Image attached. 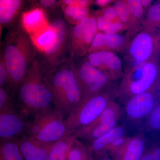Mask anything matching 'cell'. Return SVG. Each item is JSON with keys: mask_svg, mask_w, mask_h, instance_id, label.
<instances>
[{"mask_svg": "<svg viewBox=\"0 0 160 160\" xmlns=\"http://www.w3.org/2000/svg\"><path fill=\"white\" fill-rule=\"evenodd\" d=\"M45 69L43 63L35 59L15 93L19 112L29 120L53 106Z\"/></svg>", "mask_w": 160, "mask_h": 160, "instance_id": "1", "label": "cell"}, {"mask_svg": "<svg viewBox=\"0 0 160 160\" xmlns=\"http://www.w3.org/2000/svg\"><path fill=\"white\" fill-rule=\"evenodd\" d=\"M36 49L28 35L22 30L10 32L6 37L2 51L8 74V88L14 95L36 58Z\"/></svg>", "mask_w": 160, "mask_h": 160, "instance_id": "2", "label": "cell"}, {"mask_svg": "<svg viewBox=\"0 0 160 160\" xmlns=\"http://www.w3.org/2000/svg\"><path fill=\"white\" fill-rule=\"evenodd\" d=\"M47 72L46 78L54 107L65 119L81 100L73 61L63 60Z\"/></svg>", "mask_w": 160, "mask_h": 160, "instance_id": "3", "label": "cell"}, {"mask_svg": "<svg viewBox=\"0 0 160 160\" xmlns=\"http://www.w3.org/2000/svg\"><path fill=\"white\" fill-rule=\"evenodd\" d=\"M117 89L115 87L80 100L64 120L67 130L73 133L91 124L117 98Z\"/></svg>", "mask_w": 160, "mask_h": 160, "instance_id": "4", "label": "cell"}, {"mask_svg": "<svg viewBox=\"0 0 160 160\" xmlns=\"http://www.w3.org/2000/svg\"><path fill=\"white\" fill-rule=\"evenodd\" d=\"M156 66L147 62L131 66L124 72L117 89V98L124 103L130 98L149 90L159 82Z\"/></svg>", "mask_w": 160, "mask_h": 160, "instance_id": "5", "label": "cell"}, {"mask_svg": "<svg viewBox=\"0 0 160 160\" xmlns=\"http://www.w3.org/2000/svg\"><path fill=\"white\" fill-rule=\"evenodd\" d=\"M160 87V81L149 90L132 97L123 103L121 120L128 130L136 133L144 130L141 126L157 102Z\"/></svg>", "mask_w": 160, "mask_h": 160, "instance_id": "6", "label": "cell"}, {"mask_svg": "<svg viewBox=\"0 0 160 160\" xmlns=\"http://www.w3.org/2000/svg\"><path fill=\"white\" fill-rule=\"evenodd\" d=\"M69 30L65 21L58 19L39 34L29 37L35 48L45 55L48 63L54 66L58 58L68 46Z\"/></svg>", "mask_w": 160, "mask_h": 160, "instance_id": "7", "label": "cell"}, {"mask_svg": "<svg viewBox=\"0 0 160 160\" xmlns=\"http://www.w3.org/2000/svg\"><path fill=\"white\" fill-rule=\"evenodd\" d=\"M65 118L53 106L32 120L26 136L40 142L54 144L69 133L64 123Z\"/></svg>", "mask_w": 160, "mask_h": 160, "instance_id": "8", "label": "cell"}, {"mask_svg": "<svg viewBox=\"0 0 160 160\" xmlns=\"http://www.w3.org/2000/svg\"><path fill=\"white\" fill-rule=\"evenodd\" d=\"M73 65L81 100L115 88L114 82L92 66L86 58Z\"/></svg>", "mask_w": 160, "mask_h": 160, "instance_id": "9", "label": "cell"}, {"mask_svg": "<svg viewBox=\"0 0 160 160\" xmlns=\"http://www.w3.org/2000/svg\"><path fill=\"white\" fill-rule=\"evenodd\" d=\"M122 113V107L113 101L91 124L74 131L73 134L77 139L89 144L117 126Z\"/></svg>", "mask_w": 160, "mask_h": 160, "instance_id": "10", "label": "cell"}, {"mask_svg": "<svg viewBox=\"0 0 160 160\" xmlns=\"http://www.w3.org/2000/svg\"><path fill=\"white\" fill-rule=\"evenodd\" d=\"M98 32L94 16L89 15L69 30L68 48L72 59L82 58L88 53Z\"/></svg>", "mask_w": 160, "mask_h": 160, "instance_id": "11", "label": "cell"}, {"mask_svg": "<svg viewBox=\"0 0 160 160\" xmlns=\"http://www.w3.org/2000/svg\"><path fill=\"white\" fill-rule=\"evenodd\" d=\"M86 59L92 66L106 74L114 82L123 77L122 61L114 52H96L86 55Z\"/></svg>", "mask_w": 160, "mask_h": 160, "instance_id": "12", "label": "cell"}, {"mask_svg": "<svg viewBox=\"0 0 160 160\" xmlns=\"http://www.w3.org/2000/svg\"><path fill=\"white\" fill-rule=\"evenodd\" d=\"M154 47V40L151 35L147 32H140L136 35L126 48L127 60L132 62L131 66L146 62L152 55Z\"/></svg>", "mask_w": 160, "mask_h": 160, "instance_id": "13", "label": "cell"}, {"mask_svg": "<svg viewBox=\"0 0 160 160\" xmlns=\"http://www.w3.org/2000/svg\"><path fill=\"white\" fill-rule=\"evenodd\" d=\"M31 121L19 112L0 111V140L26 135Z\"/></svg>", "mask_w": 160, "mask_h": 160, "instance_id": "14", "label": "cell"}, {"mask_svg": "<svg viewBox=\"0 0 160 160\" xmlns=\"http://www.w3.org/2000/svg\"><path fill=\"white\" fill-rule=\"evenodd\" d=\"M128 38L122 34H106L98 32L87 54L96 52L109 51L115 52L123 51L126 49L129 44Z\"/></svg>", "mask_w": 160, "mask_h": 160, "instance_id": "15", "label": "cell"}, {"mask_svg": "<svg viewBox=\"0 0 160 160\" xmlns=\"http://www.w3.org/2000/svg\"><path fill=\"white\" fill-rule=\"evenodd\" d=\"M21 24L23 31L31 37L45 31L50 23L44 10L41 8H35L22 13Z\"/></svg>", "mask_w": 160, "mask_h": 160, "instance_id": "16", "label": "cell"}, {"mask_svg": "<svg viewBox=\"0 0 160 160\" xmlns=\"http://www.w3.org/2000/svg\"><path fill=\"white\" fill-rule=\"evenodd\" d=\"M144 130L130 137L124 146L114 156L117 160H140L147 143Z\"/></svg>", "mask_w": 160, "mask_h": 160, "instance_id": "17", "label": "cell"}, {"mask_svg": "<svg viewBox=\"0 0 160 160\" xmlns=\"http://www.w3.org/2000/svg\"><path fill=\"white\" fill-rule=\"evenodd\" d=\"M20 150L24 160H47L50 150L55 144H45L29 137L18 138Z\"/></svg>", "mask_w": 160, "mask_h": 160, "instance_id": "18", "label": "cell"}, {"mask_svg": "<svg viewBox=\"0 0 160 160\" xmlns=\"http://www.w3.org/2000/svg\"><path fill=\"white\" fill-rule=\"evenodd\" d=\"M128 129L122 124L118 125L106 134L88 144L92 153L98 157L106 155L107 149L113 141L117 138L127 135Z\"/></svg>", "mask_w": 160, "mask_h": 160, "instance_id": "19", "label": "cell"}, {"mask_svg": "<svg viewBox=\"0 0 160 160\" xmlns=\"http://www.w3.org/2000/svg\"><path fill=\"white\" fill-rule=\"evenodd\" d=\"M21 0H0V26H7L13 22L22 7Z\"/></svg>", "mask_w": 160, "mask_h": 160, "instance_id": "20", "label": "cell"}, {"mask_svg": "<svg viewBox=\"0 0 160 160\" xmlns=\"http://www.w3.org/2000/svg\"><path fill=\"white\" fill-rule=\"evenodd\" d=\"M76 139L72 132L67 133L53 145L47 160H67L69 150Z\"/></svg>", "mask_w": 160, "mask_h": 160, "instance_id": "21", "label": "cell"}, {"mask_svg": "<svg viewBox=\"0 0 160 160\" xmlns=\"http://www.w3.org/2000/svg\"><path fill=\"white\" fill-rule=\"evenodd\" d=\"M130 14L129 24L127 31L129 36L136 33L138 25L142 17L143 8L140 0H126Z\"/></svg>", "mask_w": 160, "mask_h": 160, "instance_id": "22", "label": "cell"}, {"mask_svg": "<svg viewBox=\"0 0 160 160\" xmlns=\"http://www.w3.org/2000/svg\"><path fill=\"white\" fill-rule=\"evenodd\" d=\"M92 154L88 144L76 139L69 150L67 160H93Z\"/></svg>", "mask_w": 160, "mask_h": 160, "instance_id": "23", "label": "cell"}, {"mask_svg": "<svg viewBox=\"0 0 160 160\" xmlns=\"http://www.w3.org/2000/svg\"><path fill=\"white\" fill-rule=\"evenodd\" d=\"M66 20L74 25L89 15V8L72 5H62Z\"/></svg>", "mask_w": 160, "mask_h": 160, "instance_id": "24", "label": "cell"}, {"mask_svg": "<svg viewBox=\"0 0 160 160\" xmlns=\"http://www.w3.org/2000/svg\"><path fill=\"white\" fill-rule=\"evenodd\" d=\"M93 16L96 21L98 32L106 34H120L126 30V26L121 22H110L95 13Z\"/></svg>", "mask_w": 160, "mask_h": 160, "instance_id": "25", "label": "cell"}, {"mask_svg": "<svg viewBox=\"0 0 160 160\" xmlns=\"http://www.w3.org/2000/svg\"><path fill=\"white\" fill-rule=\"evenodd\" d=\"M146 132L160 134V102H157L154 108L146 118L143 125Z\"/></svg>", "mask_w": 160, "mask_h": 160, "instance_id": "26", "label": "cell"}, {"mask_svg": "<svg viewBox=\"0 0 160 160\" xmlns=\"http://www.w3.org/2000/svg\"><path fill=\"white\" fill-rule=\"evenodd\" d=\"M140 160H160V136L147 138L146 149Z\"/></svg>", "mask_w": 160, "mask_h": 160, "instance_id": "27", "label": "cell"}, {"mask_svg": "<svg viewBox=\"0 0 160 160\" xmlns=\"http://www.w3.org/2000/svg\"><path fill=\"white\" fill-rule=\"evenodd\" d=\"M0 111L19 112L17 105L9 92L0 87Z\"/></svg>", "mask_w": 160, "mask_h": 160, "instance_id": "28", "label": "cell"}, {"mask_svg": "<svg viewBox=\"0 0 160 160\" xmlns=\"http://www.w3.org/2000/svg\"><path fill=\"white\" fill-rule=\"evenodd\" d=\"M113 8L120 21L128 29L130 20V14L126 0H118L114 2Z\"/></svg>", "mask_w": 160, "mask_h": 160, "instance_id": "29", "label": "cell"}, {"mask_svg": "<svg viewBox=\"0 0 160 160\" xmlns=\"http://www.w3.org/2000/svg\"><path fill=\"white\" fill-rule=\"evenodd\" d=\"M147 21L152 24H160V2L150 7L147 13Z\"/></svg>", "mask_w": 160, "mask_h": 160, "instance_id": "30", "label": "cell"}, {"mask_svg": "<svg viewBox=\"0 0 160 160\" xmlns=\"http://www.w3.org/2000/svg\"><path fill=\"white\" fill-rule=\"evenodd\" d=\"M129 137L128 135H126L116 139L109 146L107 152L114 155L126 144Z\"/></svg>", "mask_w": 160, "mask_h": 160, "instance_id": "31", "label": "cell"}, {"mask_svg": "<svg viewBox=\"0 0 160 160\" xmlns=\"http://www.w3.org/2000/svg\"><path fill=\"white\" fill-rule=\"evenodd\" d=\"M95 14L111 22H121L118 18L113 6H109L104 8L102 10L96 12Z\"/></svg>", "mask_w": 160, "mask_h": 160, "instance_id": "32", "label": "cell"}, {"mask_svg": "<svg viewBox=\"0 0 160 160\" xmlns=\"http://www.w3.org/2000/svg\"><path fill=\"white\" fill-rule=\"evenodd\" d=\"M7 86L8 74L7 69L3 59L2 52L0 51V87L6 90V87L8 89Z\"/></svg>", "mask_w": 160, "mask_h": 160, "instance_id": "33", "label": "cell"}, {"mask_svg": "<svg viewBox=\"0 0 160 160\" xmlns=\"http://www.w3.org/2000/svg\"><path fill=\"white\" fill-rule=\"evenodd\" d=\"M61 3L63 5H72L89 8L93 2L88 0H64L61 1Z\"/></svg>", "mask_w": 160, "mask_h": 160, "instance_id": "34", "label": "cell"}, {"mask_svg": "<svg viewBox=\"0 0 160 160\" xmlns=\"http://www.w3.org/2000/svg\"><path fill=\"white\" fill-rule=\"evenodd\" d=\"M40 5L45 8H50L54 6L57 3L54 0H41L39 1Z\"/></svg>", "mask_w": 160, "mask_h": 160, "instance_id": "35", "label": "cell"}, {"mask_svg": "<svg viewBox=\"0 0 160 160\" xmlns=\"http://www.w3.org/2000/svg\"><path fill=\"white\" fill-rule=\"evenodd\" d=\"M115 1L112 0H96L94 3L96 5L102 8H105L107 6H110V4L112 2H114Z\"/></svg>", "mask_w": 160, "mask_h": 160, "instance_id": "36", "label": "cell"}, {"mask_svg": "<svg viewBox=\"0 0 160 160\" xmlns=\"http://www.w3.org/2000/svg\"><path fill=\"white\" fill-rule=\"evenodd\" d=\"M0 160H24L22 153L13 156L5 158Z\"/></svg>", "mask_w": 160, "mask_h": 160, "instance_id": "37", "label": "cell"}, {"mask_svg": "<svg viewBox=\"0 0 160 160\" xmlns=\"http://www.w3.org/2000/svg\"><path fill=\"white\" fill-rule=\"evenodd\" d=\"M140 2L144 8L149 6L151 4L152 1L150 0H140Z\"/></svg>", "mask_w": 160, "mask_h": 160, "instance_id": "38", "label": "cell"}, {"mask_svg": "<svg viewBox=\"0 0 160 160\" xmlns=\"http://www.w3.org/2000/svg\"><path fill=\"white\" fill-rule=\"evenodd\" d=\"M100 157H101V158H100V159L99 160H112L110 159V158H109L107 157L106 155H103L102 156Z\"/></svg>", "mask_w": 160, "mask_h": 160, "instance_id": "39", "label": "cell"}, {"mask_svg": "<svg viewBox=\"0 0 160 160\" xmlns=\"http://www.w3.org/2000/svg\"><path fill=\"white\" fill-rule=\"evenodd\" d=\"M1 26H0V35H1Z\"/></svg>", "mask_w": 160, "mask_h": 160, "instance_id": "40", "label": "cell"}]
</instances>
